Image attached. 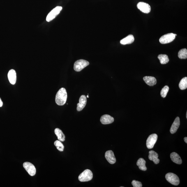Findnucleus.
<instances>
[{"label":"nucleus","instance_id":"1","mask_svg":"<svg viewBox=\"0 0 187 187\" xmlns=\"http://www.w3.org/2000/svg\"><path fill=\"white\" fill-rule=\"evenodd\" d=\"M67 98V94L66 89L64 88H62L56 93L55 98L56 103L58 105H63L66 103Z\"/></svg>","mask_w":187,"mask_h":187},{"label":"nucleus","instance_id":"2","mask_svg":"<svg viewBox=\"0 0 187 187\" xmlns=\"http://www.w3.org/2000/svg\"><path fill=\"white\" fill-rule=\"evenodd\" d=\"M93 177L92 172L91 170L87 169L80 174L78 177V179L81 182H85L91 180Z\"/></svg>","mask_w":187,"mask_h":187},{"label":"nucleus","instance_id":"3","mask_svg":"<svg viewBox=\"0 0 187 187\" xmlns=\"http://www.w3.org/2000/svg\"><path fill=\"white\" fill-rule=\"evenodd\" d=\"M89 62L83 59L78 60L74 64V69L76 72H80L86 67L89 65Z\"/></svg>","mask_w":187,"mask_h":187},{"label":"nucleus","instance_id":"4","mask_svg":"<svg viewBox=\"0 0 187 187\" xmlns=\"http://www.w3.org/2000/svg\"><path fill=\"white\" fill-rule=\"evenodd\" d=\"M165 178L169 183L174 186H177L179 184V179L175 174L172 173H169L166 175Z\"/></svg>","mask_w":187,"mask_h":187},{"label":"nucleus","instance_id":"5","mask_svg":"<svg viewBox=\"0 0 187 187\" xmlns=\"http://www.w3.org/2000/svg\"><path fill=\"white\" fill-rule=\"evenodd\" d=\"M62 9V7L58 6L53 9L47 15L46 18L47 22H50L55 18L59 14Z\"/></svg>","mask_w":187,"mask_h":187},{"label":"nucleus","instance_id":"6","mask_svg":"<svg viewBox=\"0 0 187 187\" xmlns=\"http://www.w3.org/2000/svg\"><path fill=\"white\" fill-rule=\"evenodd\" d=\"M175 36L174 33H168L161 37L160 39V43L163 44L170 43L173 41L175 38Z\"/></svg>","mask_w":187,"mask_h":187},{"label":"nucleus","instance_id":"7","mask_svg":"<svg viewBox=\"0 0 187 187\" xmlns=\"http://www.w3.org/2000/svg\"><path fill=\"white\" fill-rule=\"evenodd\" d=\"M157 139L158 135L156 134H151L149 136L146 142V146L148 149L153 148L156 144Z\"/></svg>","mask_w":187,"mask_h":187},{"label":"nucleus","instance_id":"8","mask_svg":"<svg viewBox=\"0 0 187 187\" xmlns=\"http://www.w3.org/2000/svg\"><path fill=\"white\" fill-rule=\"evenodd\" d=\"M23 166L30 175L34 176L36 175V169L33 164L29 162H25L23 164Z\"/></svg>","mask_w":187,"mask_h":187},{"label":"nucleus","instance_id":"9","mask_svg":"<svg viewBox=\"0 0 187 187\" xmlns=\"http://www.w3.org/2000/svg\"><path fill=\"white\" fill-rule=\"evenodd\" d=\"M137 7L138 9L143 13L148 14L151 12V6L147 3L140 2L138 3Z\"/></svg>","mask_w":187,"mask_h":187},{"label":"nucleus","instance_id":"10","mask_svg":"<svg viewBox=\"0 0 187 187\" xmlns=\"http://www.w3.org/2000/svg\"><path fill=\"white\" fill-rule=\"evenodd\" d=\"M105 157L109 163L113 164L116 162V159L114 153L111 150L107 151L105 153Z\"/></svg>","mask_w":187,"mask_h":187},{"label":"nucleus","instance_id":"11","mask_svg":"<svg viewBox=\"0 0 187 187\" xmlns=\"http://www.w3.org/2000/svg\"><path fill=\"white\" fill-rule=\"evenodd\" d=\"M79 103L77 104V110L80 111L84 108L87 103V98L85 95H82L79 100Z\"/></svg>","mask_w":187,"mask_h":187},{"label":"nucleus","instance_id":"12","mask_svg":"<svg viewBox=\"0 0 187 187\" xmlns=\"http://www.w3.org/2000/svg\"><path fill=\"white\" fill-rule=\"evenodd\" d=\"M100 121L103 124H110L113 122L114 119L109 115L105 114L101 116Z\"/></svg>","mask_w":187,"mask_h":187},{"label":"nucleus","instance_id":"13","mask_svg":"<svg viewBox=\"0 0 187 187\" xmlns=\"http://www.w3.org/2000/svg\"><path fill=\"white\" fill-rule=\"evenodd\" d=\"M8 80L10 83L14 85L16 81V73L14 69H11L8 72Z\"/></svg>","mask_w":187,"mask_h":187},{"label":"nucleus","instance_id":"14","mask_svg":"<svg viewBox=\"0 0 187 187\" xmlns=\"http://www.w3.org/2000/svg\"><path fill=\"white\" fill-rule=\"evenodd\" d=\"M180 124V121L179 118V117H176L171 127L170 130L171 133L174 134L176 133L179 127Z\"/></svg>","mask_w":187,"mask_h":187},{"label":"nucleus","instance_id":"15","mask_svg":"<svg viewBox=\"0 0 187 187\" xmlns=\"http://www.w3.org/2000/svg\"><path fill=\"white\" fill-rule=\"evenodd\" d=\"M158 155L156 152L151 151L149 152L148 158L150 160L153 161L155 164H157L160 163V160L158 158Z\"/></svg>","mask_w":187,"mask_h":187},{"label":"nucleus","instance_id":"16","mask_svg":"<svg viewBox=\"0 0 187 187\" xmlns=\"http://www.w3.org/2000/svg\"><path fill=\"white\" fill-rule=\"evenodd\" d=\"M143 79L146 84L149 86H153L157 84L156 79L153 77L145 76L143 78Z\"/></svg>","mask_w":187,"mask_h":187},{"label":"nucleus","instance_id":"17","mask_svg":"<svg viewBox=\"0 0 187 187\" xmlns=\"http://www.w3.org/2000/svg\"><path fill=\"white\" fill-rule=\"evenodd\" d=\"M170 157L171 160L174 163L177 164H181L182 163L181 157L179 154L175 152H173L171 153Z\"/></svg>","mask_w":187,"mask_h":187},{"label":"nucleus","instance_id":"18","mask_svg":"<svg viewBox=\"0 0 187 187\" xmlns=\"http://www.w3.org/2000/svg\"><path fill=\"white\" fill-rule=\"evenodd\" d=\"M135 38L133 35L130 34L126 37L123 38L120 41V43L122 45H126L131 44L134 41Z\"/></svg>","mask_w":187,"mask_h":187},{"label":"nucleus","instance_id":"19","mask_svg":"<svg viewBox=\"0 0 187 187\" xmlns=\"http://www.w3.org/2000/svg\"><path fill=\"white\" fill-rule=\"evenodd\" d=\"M54 133L58 138V140L63 142L65 140V136L62 131L59 128H56L54 130Z\"/></svg>","mask_w":187,"mask_h":187},{"label":"nucleus","instance_id":"20","mask_svg":"<svg viewBox=\"0 0 187 187\" xmlns=\"http://www.w3.org/2000/svg\"><path fill=\"white\" fill-rule=\"evenodd\" d=\"M146 164L145 160L143 158H139L137 162V165L138 166L139 169L143 171H146L147 170Z\"/></svg>","mask_w":187,"mask_h":187},{"label":"nucleus","instance_id":"21","mask_svg":"<svg viewBox=\"0 0 187 187\" xmlns=\"http://www.w3.org/2000/svg\"><path fill=\"white\" fill-rule=\"evenodd\" d=\"M158 58L160 60V63L162 64H167L169 61L168 56L166 54H160L158 56Z\"/></svg>","mask_w":187,"mask_h":187},{"label":"nucleus","instance_id":"22","mask_svg":"<svg viewBox=\"0 0 187 187\" xmlns=\"http://www.w3.org/2000/svg\"><path fill=\"white\" fill-rule=\"evenodd\" d=\"M179 89L181 90H184L187 88V77H185L182 79L179 84Z\"/></svg>","mask_w":187,"mask_h":187},{"label":"nucleus","instance_id":"23","mask_svg":"<svg viewBox=\"0 0 187 187\" xmlns=\"http://www.w3.org/2000/svg\"><path fill=\"white\" fill-rule=\"evenodd\" d=\"M178 57L180 59H186L187 58V50L186 48L182 49L178 53Z\"/></svg>","mask_w":187,"mask_h":187},{"label":"nucleus","instance_id":"24","mask_svg":"<svg viewBox=\"0 0 187 187\" xmlns=\"http://www.w3.org/2000/svg\"><path fill=\"white\" fill-rule=\"evenodd\" d=\"M54 144L56 148L60 151H63L64 149V146L60 141L56 140L54 142Z\"/></svg>","mask_w":187,"mask_h":187},{"label":"nucleus","instance_id":"25","mask_svg":"<svg viewBox=\"0 0 187 187\" xmlns=\"http://www.w3.org/2000/svg\"><path fill=\"white\" fill-rule=\"evenodd\" d=\"M169 87L168 86H165L162 89L160 92V95L163 98H165L168 92Z\"/></svg>","mask_w":187,"mask_h":187},{"label":"nucleus","instance_id":"26","mask_svg":"<svg viewBox=\"0 0 187 187\" xmlns=\"http://www.w3.org/2000/svg\"><path fill=\"white\" fill-rule=\"evenodd\" d=\"M132 184L133 187H142V183L138 181L133 180L132 181Z\"/></svg>","mask_w":187,"mask_h":187},{"label":"nucleus","instance_id":"27","mask_svg":"<svg viewBox=\"0 0 187 187\" xmlns=\"http://www.w3.org/2000/svg\"><path fill=\"white\" fill-rule=\"evenodd\" d=\"M3 102L1 100V98H0V107H1L3 106Z\"/></svg>","mask_w":187,"mask_h":187},{"label":"nucleus","instance_id":"28","mask_svg":"<svg viewBox=\"0 0 187 187\" xmlns=\"http://www.w3.org/2000/svg\"><path fill=\"white\" fill-rule=\"evenodd\" d=\"M184 140L186 143H187V138L186 137H185L184 138Z\"/></svg>","mask_w":187,"mask_h":187},{"label":"nucleus","instance_id":"29","mask_svg":"<svg viewBox=\"0 0 187 187\" xmlns=\"http://www.w3.org/2000/svg\"><path fill=\"white\" fill-rule=\"evenodd\" d=\"M186 118H187V112H186Z\"/></svg>","mask_w":187,"mask_h":187},{"label":"nucleus","instance_id":"30","mask_svg":"<svg viewBox=\"0 0 187 187\" xmlns=\"http://www.w3.org/2000/svg\"><path fill=\"white\" fill-rule=\"evenodd\" d=\"M89 95H87V98H89Z\"/></svg>","mask_w":187,"mask_h":187}]
</instances>
